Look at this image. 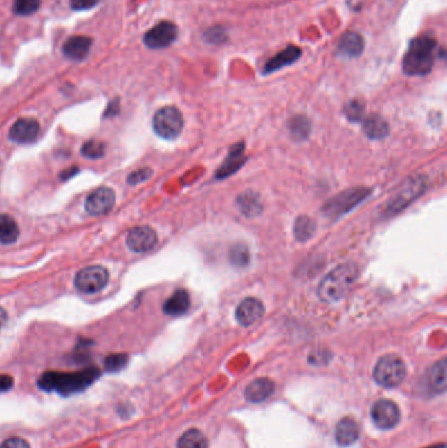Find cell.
<instances>
[{"instance_id": "obj_1", "label": "cell", "mask_w": 447, "mask_h": 448, "mask_svg": "<svg viewBox=\"0 0 447 448\" xmlns=\"http://www.w3.org/2000/svg\"><path fill=\"white\" fill-rule=\"evenodd\" d=\"M100 377V370L89 367L76 373L48 371L38 379V388L45 392H57L63 398H69L86 391Z\"/></svg>"}, {"instance_id": "obj_2", "label": "cell", "mask_w": 447, "mask_h": 448, "mask_svg": "<svg viewBox=\"0 0 447 448\" xmlns=\"http://www.w3.org/2000/svg\"><path fill=\"white\" fill-rule=\"evenodd\" d=\"M356 263H343L324 277L318 288V295L325 303H335L344 298L358 278Z\"/></svg>"}, {"instance_id": "obj_3", "label": "cell", "mask_w": 447, "mask_h": 448, "mask_svg": "<svg viewBox=\"0 0 447 448\" xmlns=\"http://www.w3.org/2000/svg\"><path fill=\"white\" fill-rule=\"evenodd\" d=\"M437 55V41L429 36H421L410 42L403 59V70L407 75H426L430 73Z\"/></svg>"}, {"instance_id": "obj_4", "label": "cell", "mask_w": 447, "mask_h": 448, "mask_svg": "<svg viewBox=\"0 0 447 448\" xmlns=\"http://www.w3.org/2000/svg\"><path fill=\"white\" fill-rule=\"evenodd\" d=\"M373 376L376 384L383 388H395L404 382L407 366L398 355L388 354L376 362Z\"/></svg>"}, {"instance_id": "obj_5", "label": "cell", "mask_w": 447, "mask_h": 448, "mask_svg": "<svg viewBox=\"0 0 447 448\" xmlns=\"http://www.w3.org/2000/svg\"><path fill=\"white\" fill-rule=\"evenodd\" d=\"M152 127L159 137L167 140H174L183 131V114L174 106H164L155 113L152 120Z\"/></svg>"}, {"instance_id": "obj_6", "label": "cell", "mask_w": 447, "mask_h": 448, "mask_svg": "<svg viewBox=\"0 0 447 448\" xmlns=\"http://www.w3.org/2000/svg\"><path fill=\"white\" fill-rule=\"evenodd\" d=\"M109 282V273L102 266H88L77 272L75 287L84 294H96Z\"/></svg>"}, {"instance_id": "obj_7", "label": "cell", "mask_w": 447, "mask_h": 448, "mask_svg": "<svg viewBox=\"0 0 447 448\" xmlns=\"http://www.w3.org/2000/svg\"><path fill=\"white\" fill-rule=\"evenodd\" d=\"M369 194V190L360 187V189H352L344 193H340L335 198L327 202L324 206L323 212L328 218H336L353 209L356 205H358L362 199Z\"/></svg>"}, {"instance_id": "obj_8", "label": "cell", "mask_w": 447, "mask_h": 448, "mask_svg": "<svg viewBox=\"0 0 447 448\" xmlns=\"http://www.w3.org/2000/svg\"><path fill=\"white\" fill-rule=\"evenodd\" d=\"M401 413L398 405L387 398L378 400L372 408V418L378 429L391 430L400 422Z\"/></svg>"}, {"instance_id": "obj_9", "label": "cell", "mask_w": 447, "mask_h": 448, "mask_svg": "<svg viewBox=\"0 0 447 448\" xmlns=\"http://www.w3.org/2000/svg\"><path fill=\"white\" fill-rule=\"evenodd\" d=\"M177 26L170 21H162L154 28H151L149 32L145 35V44L149 49H163L174 44L177 38Z\"/></svg>"}, {"instance_id": "obj_10", "label": "cell", "mask_w": 447, "mask_h": 448, "mask_svg": "<svg viewBox=\"0 0 447 448\" xmlns=\"http://www.w3.org/2000/svg\"><path fill=\"white\" fill-rule=\"evenodd\" d=\"M126 244L136 253H147L156 247L158 235L149 225H140L129 231Z\"/></svg>"}, {"instance_id": "obj_11", "label": "cell", "mask_w": 447, "mask_h": 448, "mask_svg": "<svg viewBox=\"0 0 447 448\" xmlns=\"http://www.w3.org/2000/svg\"><path fill=\"white\" fill-rule=\"evenodd\" d=\"M116 202V194L111 187H99L86 199V210L89 215L101 216L111 212Z\"/></svg>"}, {"instance_id": "obj_12", "label": "cell", "mask_w": 447, "mask_h": 448, "mask_svg": "<svg viewBox=\"0 0 447 448\" xmlns=\"http://www.w3.org/2000/svg\"><path fill=\"white\" fill-rule=\"evenodd\" d=\"M41 126L35 118H20L12 124L10 130V138L15 143L29 144L33 143L39 136Z\"/></svg>"}, {"instance_id": "obj_13", "label": "cell", "mask_w": 447, "mask_h": 448, "mask_svg": "<svg viewBox=\"0 0 447 448\" xmlns=\"http://www.w3.org/2000/svg\"><path fill=\"white\" fill-rule=\"evenodd\" d=\"M425 189L423 181L414 178L403 185V189L394 196V198L388 202V210L391 212H398L407 207L413 199L417 198Z\"/></svg>"}, {"instance_id": "obj_14", "label": "cell", "mask_w": 447, "mask_h": 448, "mask_svg": "<svg viewBox=\"0 0 447 448\" xmlns=\"http://www.w3.org/2000/svg\"><path fill=\"white\" fill-rule=\"evenodd\" d=\"M265 313L262 301L256 298H246L236 308V320L243 326L257 323Z\"/></svg>"}, {"instance_id": "obj_15", "label": "cell", "mask_w": 447, "mask_h": 448, "mask_svg": "<svg viewBox=\"0 0 447 448\" xmlns=\"http://www.w3.org/2000/svg\"><path fill=\"white\" fill-rule=\"evenodd\" d=\"M336 442L341 447L354 445L360 438V426L352 417H344L336 426Z\"/></svg>"}, {"instance_id": "obj_16", "label": "cell", "mask_w": 447, "mask_h": 448, "mask_svg": "<svg viewBox=\"0 0 447 448\" xmlns=\"http://www.w3.org/2000/svg\"><path fill=\"white\" fill-rule=\"evenodd\" d=\"M92 46V38L86 36L70 37L63 45V54L73 61H83L87 58Z\"/></svg>"}, {"instance_id": "obj_17", "label": "cell", "mask_w": 447, "mask_h": 448, "mask_svg": "<svg viewBox=\"0 0 447 448\" xmlns=\"http://www.w3.org/2000/svg\"><path fill=\"white\" fill-rule=\"evenodd\" d=\"M274 391H275V386H274L273 380H271L268 377H260V379H256L252 383H249L244 391V396L250 402L257 404V402H262L271 398L273 395Z\"/></svg>"}, {"instance_id": "obj_18", "label": "cell", "mask_w": 447, "mask_h": 448, "mask_svg": "<svg viewBox=\"0 0 447 448\" xmlns=\"http://www.w3.org/2000/svg\"><path fill=\"white\" fill-rule=\"evenodd\" d=\"M446 360H441L432 366V368L426 373L428 389L433 393H444L446 391Z\"/></svg>"}, {"instance_id": "obj_19", "label": "cell", "mask_w": 447, "mask_h": 448, "mask_svg": "<svg viewBox=\"0 0 447 448\" xmlns=\"http://www.w3.org/2000/svg\"><path fill=\"white\" fill-rule=\"evenodd\" d=\"M300 54H302V51L297 46H287L286 49L280 51L277 55H274L271 61H268V63L265 64L264 73L269 74V73H274L280 68H284L285 66L295 62L300 57Z\"/></svg>"}, {"instance_id": "obj_20", "label": "cell", "mask_w": 447, "mask_h": 448, "mask_svg": "<svg viewBox=\"0 0 447 448\" xmlns=\"http://www.w3.org/2000/svg\"><path fill=\"white\" fill-rule=\"evenodd\" d=\"M363 39L356 32L345 33L338 42V54L347 58H356L363 51Z\"/></svg>"}, {"instance_id": "obj_21", "label": "cell", "mask_w": 447, "mask_h": 448, "mask_svg": "<svg viewBox=\"0 0 447 448\" xmlns=\"http://www.w3.org/2000/svg\"><path fill=\"white\" fill-rule=\"evenodd\" d=\"M189 307H190L189 294L185 290H177L171 295V298L164 303L163 311L170 316H181L187 313Z\"/></svg>"}, {"instance_id": "obj_22", "label": "cell", "mask_w": 447, "mask_h": 448, "mask_svg": "<svg viewBox=\"0 0 447 448\" xmlns=\"http://www.w3.org/2000/svg\"><path fill=\"white\" fill-rule=\"evenodd\" d=\"M363 131L367 137L374 140L385 139L390 133V126L381 115L372 114L363 122Z\"/></svg>"}, {"instance_id": "obj_23", "label": "cell", "mask_w": 447, "mask_h": 448, "mask_svg": "<svg viewBox=\"0 0 447 448\" xmlns=\"http://www.w3.org/2000/svg\"><path fill=\"white\" fill-rule=\"evenodd\" d=\"M20 235L19 225L12 216L7 214H0V243L4 245L13 244Z\"/></svg>"}, {"instance_id": "obj_24", "label": "cell", "mask_w": 447, "mask_h": 448, "mask_svg": "<svg viewBox=\"0 0 447 448\" xmlns=\"http://www.w3.org/2000/svg\"><path fill=\"white\" fill-rule=\"evenodd\" d=\"M243 144L236 146L235 149H231L228 158L226 159L224 165L221 167V169L217 172V177L218 178H226L230 174H235L236 171L243 165Z\"/></svg>"}, {"instance_id": "obj_25", "label": "cell", "mask_w": 447, "mask_h": 448, "mask_svg": "<svg viewBox=\"0 0 447 448\" xmlns=\"http://www.w3.org/2000/svg\"><path fill=\"white\" fill-rule=\"evenodd\" d=\"M209 443L205 434L199 429H190L177 440V448H208Z\"/></svg>"}, {"instance_id": "obj_26", "label": "cell", "mask_w": 447, "mask_h": 448, "mask_svg": "<svg viewBox=\"0 0 447 448\" xmlns=\"http://www.w3.org/2000/svg\"><path fill=\"white\" fill-rule=\"evenodd\" d=\"M237 206L246 216H255L261 212L260 198L248 192L237 198Z\"/></svg>"}, {"instance_id": "obj_27", "label": "cell", "mask_w": 447, "mask_h": 448, "mask_svg": "<svg viewBox=\"0 0 447 448\" xmlns=\"http://www.w3.org/2000/svg\"><path fill=\"white\" fill-rule=\"evenodd\" d=\"M315 231V223L311 221L309 216H299L295 222V237L300 241L309 240Z\"/></svg>"}, {"instance_id": "obj_28", "label": "cell", "mask_w": 447, "mask_h": 448, "mask_svg": "<svg viewBox=\"0 0 447 448\" xmlns=\"http://www.w3.org/2000/svg\"><path fill=\"white\" fill-rule=\"evenodd\" d=\"M127 362L129 357L126 354H111L104 361L105 371L109 373H120L126 367Z\"/></svg>"}, {"instance_id": "obj_29", "label": "cell", "mask_w": 447, "mask_h": 448, "mask_svg": "<svg viewBox=\"0 0 447 448\" xmlns=\"http://www.w3.org/2000/svg\"><path fill=\"white\" fill-rule=\"evenodd\" d=\"M291 134L298 139H304L310 134V122L306 117H295L289 122Z\"/></svg>"}, {"instance_id": "obj_30", "label": "cell", "mask_w": 447, "mask_h": 448, "mask_svg": "<svg viewBox=\"0 0 447 448\" xmlns=\"http://www.w3.org/2000/svg\"><path fill=\"white\" fill-rule=\"evenodd\" d=\"M231 262L237 268H246L249 263V249L244 244H236L230 253Z\"/></svg>"}, {"instance_id": "obj_31", "label": "cell", "mask_w": 447, "mask_h": 448, "mask_svg": "<svg viewBox=\"0 0 447 448\" xmlns=\"http://www.w3.org/2000/svg\"><path fill=\"white\" fill-rule=\"evenodd\" d=\"M82 153L88 159H99L105 153V144L100 140L92 139L82 147Z\"/></svg>"}, {"instance_id": "obj_32", "label": "cell", "mask_w": 447, "mask_h": 448, "mask_svg": "<svg viewBox=\"0 0 447 448\" xmlns=\"http://www.w3.org/2000/svg\"><path fill=\"white\" fill-rule=\"evenodd\" d=\"M41 0H15L13 11L17 15H32L37 12Z\"/></svg>"}, {"instance_id": "obj_33", "label": "cell", "mask_w": 447, "mask_h": 448, "mask_svg": "<svg viewBox=\"0 0 447 448\" xmlns=\"http://www.w3.org/2000/svg\"><path fill=\"white\" fill-rule=\"evenodd\" d=\"M365 112V105L358 101V100H353L349 102L347 109H345V113L348 115L349 120L350 121H358L362 114Z\"/></svg>"}, {"instance_id": "obj_34", "label": "cell", "mask_w": 447, "mask_h": 448, "mask_svg": "<svg viewBox=\"0 0 447 448\" xmlns=\"http://www.w3.org/2000/svg\"><path fill=\"white\" fill-rule=\"evenodd\" d=\"M151 176V169L149 168H145V169H139V171H136L133 174H130L127 177V183L130 185H137V184H140L143 181H146Z\"/></svg>"}, {"instance_id": "obj_35", "label": "cell", "mask_w": 447, "mask_h": 448, "mask_svg": "<svg viewBox=\"0 0 447 448\" xmlns=\"http://www.w3.org/2000/svg\"><path fill=\"white\" fill-rule=\"evenodd\" d=\"M0 448H30V445L28 443V440H25L23 438L13 436V438L6 439L0 445Z\"/></svg>"}, {"instance_id": "obj_36", "label": "cell", "mask_w": 447, "mask_h": 448, "mask_svg": "<svg viewBox=\"0 0 447 448\" xmlns=\"http://www.w3.org/2000/svg\"><path fill=\"white\" fill-rule=\"evenodd\" d=\"M101 0H71V7L75 11L91 10L98 6Z\"/></svg>"}, {"instance_id": "obj_37", "label": "cell", "mask_w": 447, "mask_h": 448, "mask_svg": "<svg viewBox=\"0 0 447 448\" xmlns=\"http://www.w3.org/2000/svg\"><path fill=\"white\" fill-rule=\"evenodd\" d=\"M13 377L10 375H0V393L8 392L12 389Z\"/></svg>"}, {"instance_id": "obj_38", "label": "cell", "mask_w": 447, "mask_h": 448, "mask_svg": "<svg viewBox=\"0 0 447 448\" xmlns=\"http://www.w3.org/2000/svg\"><path fill=\"white\" fill-rule=\"evenodd\" d=\"M130 411H133V408L131 407H127V404L125 405V407H120L118 408V413H120V416L122 417V418H129L130 417Z\"/></svg>"}, {"instance_id": "obj_39", "label": "cell", "mask_w": 447, "mask_h": 448, "mask_svg": "<svg viewBox=\"0 0 447 448\" xmlns=\"http://www.w3.org/2000/svg\"><path fill=\"white\" fill-rule=\"evenodd\" d=\"M7 319H8V315L4 308L0 307V329L4 326V324L7 323Z\"/></svg>"}, {"instance_id": "obj_40", "label": "cell", "mask_w": 447, "mask_h": 448, "mask_svg": "<svg viewBox=\"0 0 447 448\" xmlns=\"http://www.w3.org/2000/svg\"><path fill=\"white\" fill-rule=\"evenodd\" d=\"M425 448H446V445L445 443H438V445H433V446Z\"/></svg>"}]
</instances>
